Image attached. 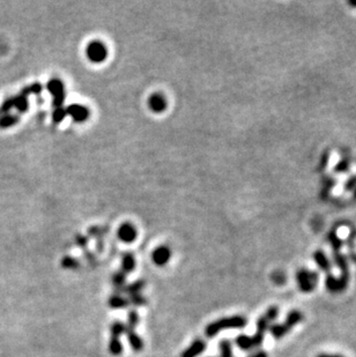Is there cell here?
Wrapping results in <instances>:
<instances>
[{
    "label": "cell",
    "instance_id": "1",
    "mask_svg": "<svg viewBox=\"0 0 356 357\" xmlns=\"http://www.w3.org/2000/svg\"><path fill=\"white\" fill-rule=\"evenodd\" d=\"M279 309L278 306H271L263 316L258 319L257 323V332L254 337H246V335H239L236 339V344L243 350H251L259 347L263 343L265 332L269 328L271 323L278 317Z\"/></svg>",
    "mask_w": 356,
    "mask_h": 357
},
{
    "label": "cell",
    "instance_id": "2",
    "mask_svg": "<svg viewBox=\"0 0 356 357\" xmlns=\"http://www.w3.org/2000/svg\"><path fill=\"white\" fill-rule=\"evenodd\" d=\"M248 324V320L243 316H233L227 318L219 319L207 325L205 328V335L207 338H214L222 329L227 328H243Z\"/></svg>",
    "mask_w": 356,
    "mask_h": 357
},
{
    "label": "cell",
    "instance_id": "3",
    "mask_svg": "<svg viewBox=\"0 0 356 357\" xmlns=\"http://www.w3.org/2000/svg\"><path fill=\"white\" fill-rule=\"evenodd\" d=\"M302 320H303L302 312H300V311H291V312L288 314L287 319H286L284 324L270 326L271 334L279 340V339L284 338L295 325L299 324V323L302 322Z\"/></svg>",
    "mask_w": 356,
    "mask_h": 357
},
{
    "label": "cell",
    "instance_id": "4",
    "mask_svg": "<svg viewBox=\"0 0 356 357\" xmlns=\"http://www.w3.org/2000/svg\"><path fill=\"white\" fill-rule=\"evenodd\" d=\"M86 56L89 62L101 64L108 58V48L101 41H92L86 48Z\"/></svg>",
    "mask_w": 356,
    "mask_h": 357
},
{
    "label": "cell",
    "instance_id": "5",
    "mask_svg": "<svg viewBox=\"0 0 356 357\" xmlns=\"http://www.w3.org/2000/svg\"><path fill=\"white\" fill-rule=\"evenodd\" d=\"M296 280L299 282L300 290L303 292H310L316 288L318 281V274L309 272L305 270H301L296 274Z\"/></svg>",
    "mask_w": 356,
    "mask_h": 357
},
{
    "label": "cell",
    "instance_id": "6",
    "mask_svg": "<svg viewBox=\"0 0 356 357\" xmlns=\"http://www.w3.org/2000/svg\"><path fill=\"white\" fill-rule=\"evenodd\" d=\"M118 238L124 243H133L136 240L138 233H136V229L133 224L131 223H124L121 224L119 229H118Z\"/></svg>",
    "mask_w": 356,
    "mask_h": 357
},
{
    "label": "cell",
    "instance_id": "7",
    "mask_svg": "<svg viewBox=\"0 0 356 357\" xmlns=\"http://www.w3.org/2000/svg\"><path fill=\"white\" fill-rule=\"evenodd\" d=\"M167 105H168L167 99L162 95V94L159 93L153 94V95L148 99V106H150V109L153 112H155V114H161V112H163L164 110L167 109Z\"/></svg>",
    "mask_w": 356,
    "mask_h": 357
},
{
    "label": "cell",
    "instance_id": "8",
    "mask_svg": "<svg viewBox=\"0 0 356 357\" xmlns=\"http://www.w3.org/2000/svg\"><path fill=\"white\" fill-rule=\"evenodd\" d=\"M170 257H171V251H170L168 246L164 245L155 249L153 255H152L154 264L157 265V266H163V265H166L167 262L170 260Z\"/></svg>",
    "mask_w": 356,
    "mask_h": 357
},
{
    "label": "cell",
    "instance_id": "9",
    "mask_svg": "<svg viewBox=\"0 0 356 357\" xmlns=\"http://www.w3.org/2000/svg\"><path fill=\"white\" fill-rule=\"evenodd\" d=\"M206 349V342L202 339H197L194 340L191 346L186 348L183 353H182L181 357H197L202 354L203 350Z\"/></svg>",
    "mask_w": 356,
    "mask_h": 357
},
{
    "label": "cell",
    "instance_id": "10",
    "mask_svg": "<svg viewBox=\"0 0 356 357\" xmlns=\"http://www.w3.org/2000/svg\"><path fill=\"white\" fill-rule=\"evenodd\" d=\"M125 334L129 340L130 346L133 348L135 352H141L144 349V342H142V339L135 333V329H131L126 327Z\"/></svg>",
    "mask_w": 356,
    "mask_h": 357
},
{
    "label": "cell",
    "instance_id": "11",
    "mask_svg": "<svg viewBox=\"0 0 356 357\" xmlns=\"http://www.w3.org/2000/svg\"><path fill=\"white\" fill-rule=\"evenodd\" d=\"M129 300L120 295L111 296L109 298V306L112 307V309H125V307L129 306Z\"/></svg>",
    "mask_w": 356,
    "mask_h": 357
},
{
    "label": "cell",
    "instance_id": "12",
    "mask_svg": "<svg viewBox=\"0 0 356 357\" xmlns=\"http://www.w3.org/2000/svg\"><path fill=\"white\" fill-rule=\"evenodd\" d=\"M121 272L123 273H131V272L135 271L136 267V260L135 255H131V253H126L124 255L123 260H121Z\"/></svg>",
    "mask_w": 356,
    "mask_h": 357
},
{
    "label": "cell",
    "instance_id": "13",
    "mask_svg": "<svg viewBox=\"0 0 356 357\" xmlns=\"http://www.w3.org/2000/svg\"><path fill=\"white\" fill-rule=\"evenodd\" d=\"M145 281H136L132 285L127 286V287H121V288H118L120 291L127 292L129 295H135V294H140V291L145 288Z\"/></svg>",
    "mask_w": 356,
    "mask_h": 357
},
{
    "label": "cell",
    "instance_id": "14",
    "mask_svg": "<svg viewBox=\"0 0 356 357\" xmlns=\"http://www.w3.org/2000/svg\"><path fill=\"white\" fill-rule=\"evenodd\" d=\"M109 352L114 356L121 355V353H123V344L119 341V338H111L110 343H109Z\"/></svg>",
    "mask_w": 356,
    "mask_h": 357
},
{
    "label": "cell",
    "instance_id": "15",
    "mask_svg": "<svg viewBox=\"0 0 356 357\" xmlns=\"http://www.w3.org/2000/svg\"><path fill=\"white\" fill-rule=\"evenodd\" d=\"M315 260L316 262H317L318 266L321 267V270L326 271V272L330 271V268H331L330 261H328V259H326L325 255L322 251H318L315 253Z\"/></svg>",
    "mask_w": 356,
    "mask_h": 357
},
{
    "label": "cell",
    "instance_id": "16",
    "mask_svg": "<svg viewBox=\"0 0 356 357\" xmlns=\"http://www.w3.org/2000/svg\"><path fill=\"white\" fill-rule=\"evenodd\" d=\"M126 331V326L123 324V323L119 322H116L115 324H112L111 326V338H119L121 334H125Z\"/></svg>",
    "mask_w": 356,
    "mask_h": 357
},
{
    "label": "cell",
    "instance_id": "17",
    "mask_svg": "<svg viewBox=\"0 0 356 357\" xmlns=\"http://www.w3.org/2000/svg\"><path fill=\"white\" fill-rule=\"evenodd\" d=\"M74 111H72L73 118L75 119L77 121H82L87 118L88 116V111L82 106H73Z\"/></svg>",
    "mask_w": 356,
    "mask_h": 357
},
{
    "label": "cell",
    "instance_id": "18",
    "mask_svg": "<svg viewBox=\"0 0 356 357\" xmlns=\"http://www.w3.org/2000/svg\"><path fill=\"white\" fill-rule=\"evenodd\" d=\"M220 350L221 356L220 357H234L233 352H231V343L229 340H222L220 342Z\"/></svg>",
    "mask_w": 356,
    "mask_h": 357
},
{
    "label": "cell",
    "instance_id": "19",
    "mask_svg": "<svg viewBox=\"0 0 356 357\" xmlns=\"http://www.w3.org/2000/svg\"><path fill=\"white\" fill-rule=\"evenodd\" d=\"M129 302L133 305H136V306H144V305H146V303H147V300H146L141 294H135L130 295Z\"/></svg>",
    "mask_w": 356,
    "mask_h": 357
},
{
    "label": "cell",
    "instance_id": "20",
    "mask_svg": "<svg viewBox=\"0 0 356 357\" xmlns=\"http://www.w3.org/2000/svg\"><path fill=\"white\" fill-rule=\"evenodd\" d=\"M112 282L116 286V288H121L124 283H125V273L123 272H117V273L114 274L112 276Z\"/></svg>",
    "mask_w": 356,
    "mask_h": 357
},
{
    "label": "cell",
    "instance_id": "21",
    "mask_svg": "<svg viewBox=\"0 0 356 357\" xmlns=\"http://www.w3.org/2000/svg\"><path fill=\"white\" fill-rule=\"evenodd\" d=\"M139 324V316L136 311H130L129 313V322H127V328L135 329L136 325Z\"/></svg>",
    "mask_w": 356,
    "mask_h": 357
},
{
    "label": "cell",
    "instance_id": "22",
    "mask_svg": "<svg viewBox=\"0 0 356 357\" xmlns=\"http://www.w3.org/2000/svg\"><path fill=\"white\" fill-rule=\"evenodd\" d=\"M63 266L66 267V268H72V270H74V268L79 267V262L75 260V259L65 258L63 260Z\"/></svg>",
    "mask_w": 356,
    "mask_h": 357
},
{
    "label": "cell",
    "instance_id": "23",
    "mask_svg": "<svg viewBox=\"0 0 356 357\" xmlns=\"http://www.w3.org/2000/svg\"><path fill=\"white\" fill-rule=\"evenodd\" d=\"M249 357H269L267 356V354L264 352V350H259V352H255L254 354H251V356Z\"/></svg>",
    "mask_w": 356,
    "mask_h": 357
}]
</instances>
